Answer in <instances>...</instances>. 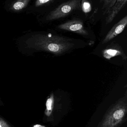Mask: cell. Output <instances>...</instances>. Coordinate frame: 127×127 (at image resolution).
Returning a JSON list of instances; mask_svg holds the SVG:
<instances>
[{"label": "cell", "instance_id": "6da1fadb", "mask_svg": "<svg viewBox=\"0 0 127 127\" xmlns=\"http://www.w3.org/2000/svg\"><path fill=\"white\" fill-rule=\"evenodd\" d=\"M25 44L30 49L48 52L56 56L65 54L75 46L71 39L51 34L32 36L27 39Z\"/></svg>", "mask_w": 127, "mask_h": 127}, {"label": "cell", "instance_id": "7a4b0ae2", "mask_svg": "<svg viewBox=\"0 0 127 127\" xmlns=\"http://www.w3.org/2000/svg\"><path fill=\"white\" fill-rule=\"evenodd\" d=\"M127 113V97H123L108 110L99 127H119L125 122Z\"/></svg>", "mask_w": 127, "mask_h": 127}, {"label": "cell", "instance_id": "3957f363", "mask_svg": "<svg viewBox=\"0 0 127 127\" xmlns=\"http://www.w3.org/2000/svg\"><path fill=\"white\" fill-rule=\"evenodd\" d=\"M81 1L82 0H69L63 3L49 13L47 17V20H56L68 15L75 10L80 9Z\"/></svg>", "mask_w": 127, "mask_h": 127}, {"label": "cell", "instance_id": "277c9868", "mask_svg": "<svg viewBox=\"0 0 127 127\" xmlns=\"http://www.w3.org/2000/svg\"><path fill=\"white\" fill-rule=\"evenodd\" d=\"M63 30L74 32L83 35H88L87 31L85 29L83 22L79 19H73L61 24L57 27Z\"/></svg>", "mask_w": 127, "mask_h": 127}, {"label": "cell", "instance_id": "5b68a950", "mask_svg": "<svg viewBox=\"0 0 127 127\" xmlns=\"http://www.w3.org/2000/svg\"><path fill=\"white\" fill-rule=\"evenodd\" d=\"M127 25V16L126 15L116 24L109 31L102 42L103 44L107 43L118 35L121 33Z\"/></svg>", "mask_w": 127, "mask_h": 127}, {"label": "cell", "instance_id": "8992f818", "mask_svg": "<svg viewBox=\"0 0 127 127\" xmlns=\"http://www.w3.org/2000/svg\"><path fill=\"white\" fill-rule=\"evenodd\" d=\"M102 54L103 57L107 60H110L111 58L117 56H121L124 60H127L125 53L121 48L117 44L106 48L102 52Z\"/></svg>", "mask_w": 127, "mask_h": 127}, {"label": "cell", "instance_id": "52a82bcc", "mask_svg": "<svg viewBox=\"0 0 127 127\" xmlns=\"http://www.w3.org/2000/svg\"><path fill=\"white\" fill-rule=\"evenodd\" d=\"M127 0H117L113 6L107 13L106 18L107 24L112 22L119 13L125 6Z\"/></svg>", "mask_w": 127, "mask_h": 127}, {"label": "cell", "instance_id": "ba28073f", "mask_svg": "<svg viewBox=\"0 0 127 127\" xmlns=\"http://www.w3.org/2000/svg\"><path fill=\"white\" fill-rule=\"evenodd\" d=\"M54 104V96L53 93L50 95L46 102V109L45 114L47 116H50L52 113Z\"/></svg>", "mask_w": 127, "mask_h": 127}, {"label": "cell", "instance_id": "9c48e42d", "mask_svg": "<svg viewBox=\"0 0 127 127\" xmlns=\"http://www.w3.org/2000/svg\"><path fill=\"white\" fill-rule=\"evenodd\" d=\"M117 0H104L102 8L104 15L107 14L109 10L113 6Z\"/></svg>", "mask_w": 127, "mask_h": 127}, {"label": "cell", "instance_id": "30bf717a", "mask_svg": "<svg viewBox=\"0 0 127 127\" xmlns=\"http://www.w3.org/2000/svg\"><path fill=\"white\" fill-rule=\"evenodd\" d=\"M81 6L83 11L85 13L90 12L91 10V4L87 0H82Z\"/></svg>", "mask_w": 127, "mask_h": 127}, {"label": "cell", "instance_id": "8fae6325", "mask_svg": "<svg viewBox=\"0 0 127 127\" xmlns=\"http://www.w3.org/2000/svg\"><path fill=\"white\" fill-rule=\"evenodd\" d=\"M25 6L24 3L22 1H17L13 5V8L16 10H19L23 9Z\"/></svg>", "mask_w": 127, "mask_h": 127}, {"label": "cell", "instance_id": "7c38bea8", "mask_svg": "<svg viewBox=\"0 0 127 127\" xmlns=\"http://www.w3.org/2000/svg\"><path fill=\"white\" fill-rule=\"evenodd\" d=\"M53 0H37L36 3V5L37 6H41L49 3L52 1Z\"/></svg>", "mask_w": 127, "mask_h": 127}, {"label": "cell", "instance_id": "4fadbf2b", "mask_svg": "<svg viewBox=\"0 0 127 127\" xmlns=\"http://www.w3.org/2000/svg\"><path fill=\"white\" fill-rule=\"evenodd\" d=\"M0 127H10L7 122L0 117Z\"/></svg>", "mask_w": 127, "mask_h": 127}, {"label": "cell", "instance_id": "5bb4252c", "mask_svg": "<svg viewBox=\"0 0 127 127\" xmlns=\"http://www.w3.org/2000/svg\"><path fill=\"white\" fill-rule=\"evenodd\" d=\"M33 127H46L45 126L37 124L33 126Z\"/></svg>", "mask_w": 127, "mask_h": 127}]
</instances>
